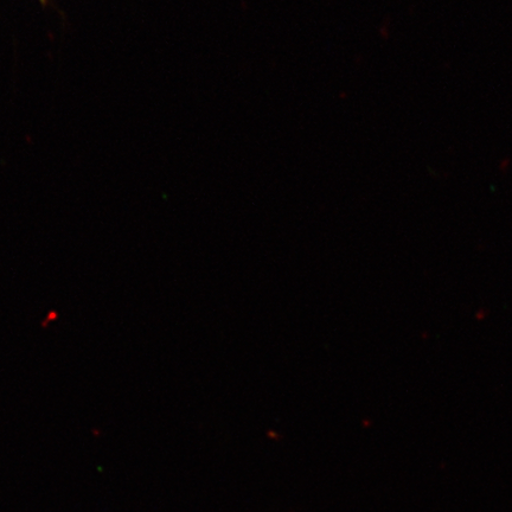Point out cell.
Here are the masks:
<instances>
[{"instance_id":"1","label":"cell","mask_w":512,"mask_h":512,"mask_svg":"<svg viewBox=\"0 0 512 512\" xmlns=\"http://www.w3.org/2000/svg\"><path fill=\"white\" fill-rule=\"evenodd\" d=\"M41 3H42V4H47V3H48V0H41Z\"/></svg>"}]
</instances>
